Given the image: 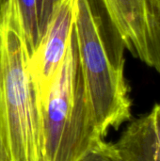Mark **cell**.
Instances as JSON below:
<instances>
[{
	"instance_id": "obj_2",
	"label": "cell",
	"mask_w": 160,
	"mask_h": 161,
	"mask_svg": "<svg viewBox=\"0 0 160 161\" xmlns=\"http://www.w3.org/2000/svg\"><path fill=\"white\" fill-rule=\"evenodd\" d=\"M39 110L41 161H75L105 139L89 102L74 28L64 59L39 100Z\"/></svg>"
},
{
	"instance_id": "obj_10",
	"label": "cell",
	"mask_w": 160,
	"mask_h": 161,
	"mask_svg": "<svg viewBox=\"0 0 160 161\" xmlns=\"http://www.w3.org/2000/svg\"><path fill=\"white\" fill-rule=\"evenodd\" d=\"M0 161H10L8 158V153L6 151V148L4 146V143L1 140V137H0Z\"/></svg>"
},
{
	"instance_id": "obj_1",
	"label": "cell",
	"mask_w": 160,
	"mask_h": 161,
	"mask_svg": "<svg viewBox=\"0 0 160 161\" xmlns=\"http://www.w3.org/2000/svg\"><path fill=\"white\" fill-rule=\"evenodd\" d=\"M74 35L89 102L105 138L131 119L125 47L98 0H77Z\"/></svg>"
},
{
	"instance_id": "obj_3",
	"label": "cell",
	"mask_w": 160,
	"mask_h": 161,
	"mask_svg": "<svg viewBox=\"0 0 160 161\" xmlns=\"http://www.w3.org/2000/svg\"><path fill=\"white\" fill-rule=\"evenodd\" d=\"M21 32L0 29V137L10 161H41L39 101Z\"/></svg>"
},
{
	"instance_id": "obj_8",
	"label": "cell",
	"mask_w": 160,
	"mask_h": 161,
	"mask_svg": "<svg viewBox=\"0 0 160 161\" xmlns=\"http://www.w3.org/2000/svg\"><path fill=\"white\" fill-rule=\"evenodd\" d=\"M75 161H122V159L114 143L107 142L104 139H101Z\"/></svg>"
},
{
	"instance_id": "obj_4",
	"label": "cell",
	"mask_w": 160,
	"mask_h": 161,
	"mask_svg": "<svg viewBox=\"0 0 160 161\" xmlns=\"http://www.w3.org/2000/svg\"><path fill=\"white\" fill-rule=\"evenodd\" d=\"M77 13V0H61L29 57L28 71L38 101L47 90L67 53Z\"/></svg>"
},
{
	"instance_id": "obj_7",
	"label": "cell",
	"mask_w": 160,
	"mask_h": 161,
	"mask_svg": "<svg viewBox=\"0 0 160 161\" xmlns=\"http://www.w3.org/2000/svg\"><path fill=\"white\" fill-rule=\"evenodd\" d=\"M6 25L21 32L30 57L41 41L36 0H0V29Z\"/></svg>"
},
{
	"instance_id": "obj_6",
	"label": "cell",
	"mask_w": 160,
	"mask_h": 161,
	"mask_svg": "<svg viewBox=\"0 0 160 161\" xmlns=\"http://www.w3.org/2000/svg\"><path fill=\"white\" fill-rule=\"evenodd\" d=\"M114 145L122 161H160V104L133 121Z\"/></svg>"
},
{
	"instance_id": "obj_9",
	"label": "cell",
	"mask_w": 160,
	"mask_h": 161,
	"mask_svg": "<svg viewBox=\"0 0 160 161\" xmlns=\"http://www.w3.org/2000/svg\"><path fill=\"white\" fill-rule=\"evenodd\" d=\"M60 1L61 0H36L41 39L49 24L56 7Z\"/></svg>"
},
{
	"instance_id": "obj_5",
	"label": "cell",
	"mask_w": 160,
	"mask_h": 161,
	"mask_svg": "<svg viewBox=\"0 0 160 161\" xmlns=\"http://www.w3.org/2000/svg\"><path fill=\"white\" fill-rule=\"evenodd\" d=\"M125 50L160 75V52L143 0H98Z\"/></svg>"
}]
</instances>
